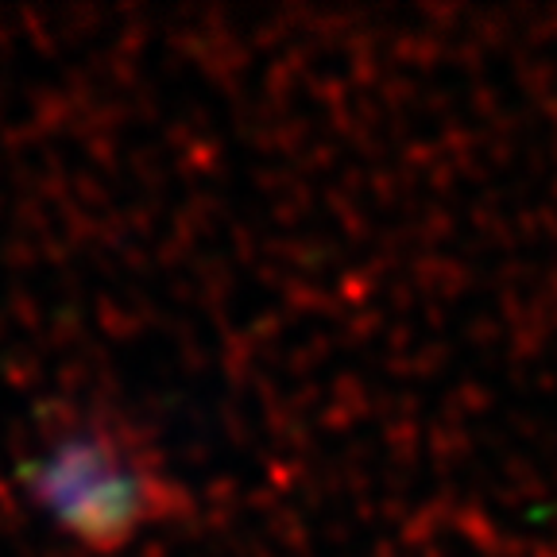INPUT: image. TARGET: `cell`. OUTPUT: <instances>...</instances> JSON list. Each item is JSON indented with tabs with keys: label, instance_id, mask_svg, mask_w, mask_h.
<instances>
[{
	"label": "cell",
	"instance_id": "obj_1",
	"mask_svg": "<svg viewBox=\"0 0 557 557\" xmlns=\"http://www.w3.org/2000/svg\"><path fill=\"white\" fill-rule=\"evenodd\" d=\"M44 499L62 527L86 534L89 542L121 539L144 511L139 480L94 445H66L54 453L44 465Z\"/></svg>",
	"mask_w": 557,
	"mask_h": 557
}]
</instances>
